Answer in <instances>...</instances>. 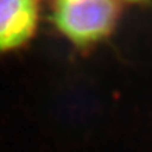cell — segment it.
Instances as JSON below:
<instances>
[{"label": "cell", "instance_id": "1", "mask_svg": "<svg viewBox=\"0 0 152 152\" xmlns=\"http://www.w3.org/2000/svg\"><path fill=\"white\" fill-rule=\"evenodd\" d=\"M113 0H55L53 19L58 31L77 46L102 41L117 22Z\"/></svg>", "mask_w": 152, "mask_h": 152}, {"label": "cell", "instance_id": "2", "mask_svg": "<svg viewBox=\"0 0 152 152\" xmlns=\"http://www.w3.org/2000/svg\"><path fill=\"white\" fill-rule=\"evenodd\" d=\"M38 23L37 0H0V52L26 45Z\"/></svg>", "mask_w": 152, "mask_h": 152}, {"label": "cell", "instance_id": "3", "mask_svg": "<svg viewBox=\"0 0 152 152\" xmlns=\"http://www.w3.org/2000/svg\"><path fill=\"white\" fill-rule=\"evenodd\" d=\"M126 1H131V3H145V1H148V0H126Z\"/></svg>", "mask_w": 152, "mask_h": 152}]
</instances>
